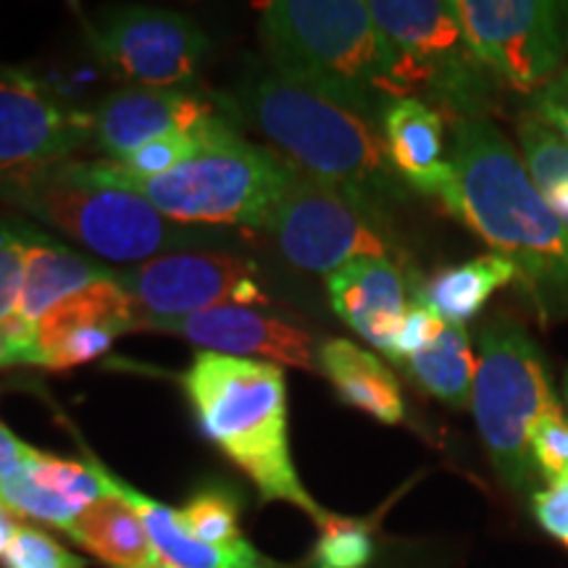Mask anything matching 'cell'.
I'll list each match as a JSON object with an SVG mask.
<instances>
[{
    "label": "cell",
    "instance_id": "cell-1",
    "mask_svg": "<svg viewBox=\"0 0 568 568\" xmlns=\"http://www.w3.org/2000/svg\"><path fill=\"white\" fill-rule=\"evenodd\" d=\"M439 203L518 268L542 318L568 311V230L493 119H453Z\"/></svg>",
    "mask_w": 568,
    "mask_h": 568
},
{
    "label": "cell",
    "instance_id": "cell-2",
    "mask_svg": "<svg viewBox=\"0 0 568 568\" xmlns=\"http://www.w3.org/2000/svg\"><path fill=\"white\" fill-rule=\"evenodd\" d=\"M261 42L274 74L379 124L408 98L397 59L361 0H274L261 11Z\"/></svg>",
    "mask_w": 568,
    "mask_h": 568
},
{
    "label": "cell",
    "instance_id": "cell-3",
    "mask_svg": "<svg viewBox=\"0 0 568 568\" xmlns=\"http://www.w3.org/2000/svg\"><path fill=\"white\" fill-rule=\"evenodd\" d=\"M240 105L293 166L337 190L379 222L403 201L379 124L272 74L240 90Z\"/></svg>",
    "mask_w": 568,
    "mask_h": 568
},
{
    "label": "cell",
    "instance_id": "cell-4",
    "mask_svg": "<svg viewBox=\"0 0 568 568\" xmlns=\"http://www.w3.org/2000/svg\"><path fill=\"white\" fill-rule=\"evenodd\" d=\"M182 389L203 435L247 474L266 503H290L316 524L326 521L329 514L308 495L295 471L287 385L280 366L201 351L182 374Z\"/></svg>",
    "mask_w": 568,
    "mask_h": 568
},
{
    "label": "cell",
    "instance_id": "cell-5",
    "mask_svg": "<svg viewBox=\"0 0 568 568\" xmlns=\"http://www.w3.org/2000/svg\"><path fill=\"white\" fill-rule=\"evenodd\" d=\"M80 180L140 195L184 226H253L264 230L295 166L280 151L240 138L232 124L216 126L205 148L172 172L140 180L113 161H69Z\"/></svg>",
    "mask_w": 568,
    "mask_h": 568
},
{
    "label": "cell",
    "instance_id": "cell-6",
    "mask_svg": "<svg viewBox=\"0 0 568 568\" xmlns=\"http://www.w3.org/2000/svg\"><path fill=\"white\" fill-rule=\"evenodd\" d=\"M0 197L55 226L98 258L130 268L161 255L203 251L205 240H219L213 232L172 222L140 195L80 180L69 161L3 184Z\"/></svg>",
    "mask_w": 568,
    "mask_h": 568
},
{
    "label": "cell",
    "instance_id": "cell-7",
    "mask_svg": "<svg viewBox=\"0 0 568 568\" xmlns=\"http://www.w3.org/2000/svg\"><path fill=\"white\" fill-rule=\"evenodd\" d=\"M564 408L548 364L514 316L497 314L479 332V364L471 414L497 479L514 493L535 487L529 429L548 410Z\"/></svg>",
    "mask_w": 568,
    "mask_h": 568
},
{
    "label": "cell",
    "instance_id": "cell-8",
    "mask_svg": "<svg viewBox=\"0 0 568 568\" xmlns=\"http://www.w3.org/2000/svg\"><path fill=\"white\" fill-rule=\"evenodd\" d=\"M368 11L408 98L443 105L453 119H489L503 88L468 45L456 0H372Z\"/></svg>",
    "mask_w": 568,
    "mask_h": 568
},
{
    "label": "cell",
    "instance_id": "cell-9",
    "mask_svg": "<svg viewBox=\"0 0 568 568\" xmlns=\"http://www.w3.org/2000/svg\"><path fill=\"white\" fill-rule=\"evenodd\" d=\"M456 9L500 88L535 95L568 67V0H456Z\"/></svg>",
    "mask_w": 568,
    "mask_h": 568
},
{
    "label": "cell",
    "instance_id": "cell-10",
    "mask_svg": "<svg viewBox=\"0 0 568 568\" xmlns=\"http://www.w3.org/2000/svg\"><path fill=\"white\" fill-rule=\"evenodd\" d=\"M95 61L132 88L182 90L195 80L211 40L184 13L151 6H111L84 24Z\"/></svg>",
    "mask_w": 568,
    "mask_h": 568
},
{
    "label": "cell",
    "instance_id": "cell-11",
    "mask_svg": "<svg viewBox=\"0 0 568 568\" xmlns=\"http://www.w3.org/2000/svg\"><path fill=\"white\" fill-rule=\"evenodd\" d=\"M266 232L301 272L335 274L355 258H389L385 222L295 166Z\"/></svg>",
    "mask_w": 568,
    "mask_h": 568
},
{
    "label": "cell",
    "instance_id": "cell-12",
    "mask_svg": "<svg viewBox=\"0 0 568 568\" xmlns=\"http://www.w3.org/2000/svg\"><path fill=\"white\" fill-rule=\"evenodd\" d=\"M116 282L134 318H180L219 305L266 303L258 266L226 251H184L124 268Z\"/></svg>",
    "mask_w": 568,
    "mask_h": 568
},
{
    "label": "cell",
    "instance_id": "cell-13",
    "mask_svg": "<svg viewBox=\"0 0 568 568\" xmlns=\"http://www.w3.org/2000/svg\"><path fill=\"white\" fill-rule=\"evenodd\" d=\"M92 140V113L71 109L38 77L0 69V187L71 161Z\"/></svg>",
    "mask_w": 568,
    "mask_h": 568
},
{
    "label": "cell",
    "instance_id": "cell-14",
    "mask_svg": "<svg viewBox=\"0 0 568 568\" xmlns=\"http://www.w3.org/2000/svg\"><path fill=\"white\" fill-rule=\"evenodd\" d=\"M134 329L182 337L203 351L234 358L258 355V361L268 358L276 366L318 368V351L308 332L253 305H219L180 318H134Z\"/></svg>",
    "mask_w": 568,
    "mask_h": 568
},
{
    "label": "cell",
    "instance_id": "cell-15",
    "mask_svg": "<svg viewBox=\"0 0 568 568\" xmlns=\"http://www.w3.org/2000/svg\"><path fill=\"white\" fill-rule=\"evenodd\" d=\"M216 111L184 90L124 88L105 95L92 111V142L105 159L122 163L148 142L201 130Z\"/></svg>",
    "mask_w": 568,
    "mask_h": 568
},
{
    "label": "cell",
    "instance_id": "cell-16",
    "mask_svg": "<svg viewBox=\"0 0 568 568\" xmlns=\"http://www.w3.org/2000/svg\"><path fill=\"white\" fill-rule=\"evenodd\" d=\"M326 290L335 314L389 358L410 305L408 284L393 258H355L326 276Z\"/></svg>",
    "mask_w": 568,
    "mask_h": 568
},
{
    "label": "cell",
    "instance_id": "cell-17",
    "mask_svg": "<svg viewBox=\"0 0 568 568\" xmlns=\"http://www.w3.org/2000/svg\"><path fill=\"white\" fill-rule=\"evenodd\" d=\"M379 130L400 182L410 184L416 193L439 197L447 182L443 113L418 98H400L382 113Z\"/></svg>",
    "mask_w": 568,
    "mask_h": 568
},
{
    "label": "cell",
    "instance_id": "cell-18",
    "mask_svg": "<svg viewBox=\"0 0 568 568\" xmlns=\"http://www.w3.org/2000/svg\"><path fill=\"white\" fill-rule=\"evenodd\" d=\"M98 468H101L105 489L122 497L126 506L142 518L161 564L172 568H282L274 560L261 556L251 542L240 545V548H213V545L201 542L182 527L174 508L163 506V503L113 477L101 460H98Z\"/></svg>",
    "mask_w": 568,
    "mask_h": 568
},
{
    "label": "cell",
    "instance_id": "cell-19",
    "mask_svg": "<svg viewBox=\"0 0 568 568\" xmlns=\"http://www.w3.org/2000/svg\"><path fill=\"white\" fill-rule=\"evenodd\" d=\"M318 372H322L345 406L376 418L382 424H403L406 400L397 385V376L366 347L351 339H326L318 347Z\"/></svg>",
    "mask_w": 568,
    "mask_h": 568
},
{
    "label": "cell",
    "instance_id": "cell-20",
    "mask_svg": "<svg viewBox=\"0 0 568 568\" xmlns=\"http://www.w3.org/2000/svg\"><path fill=\"white\" fill-rule=\"evenodd\" d=\"M116 274L34 230L17 316L38 324L48 311L69 301L71 295L82 293L90 284L116 280Z\"/></svg>",
    "mask_w": 568,
    "mask_h": 568
},
{
    "label": "cell",
    "instance_id": "cell-21",
    "mask_svg": "<svg viewBox=\"0 0 568 568\" xmlns=\"http://www.w3.org/2000/svg\"><path fill=\"white\" fill-rule=\"evenodd\" d=\"M67 535L111 568L161 566L142 518L119 495H103L74 518Z\"/></svg>",
    "mask_w": 568,
    "mask_h": 568
},
{
    "label": "cell",
    "instance_id": "cell-22",
    "mask_svg": "<svg viewBox=\"0 0 568 568\" xmlns=\"http://www.w3.org/2000/svg\"><path fill=\"white\" fill-rule=\"evenodd\" d=\"M521 280L518 268L497 253H485L466 264L447 266L424 287V297L445 324L466 326L485 308L497 290Z\"/></svg>",
    "mask_w": 568,
    "mask_h": 568
},
{
    "label": "cell",
    "instance_id": "cell-23",
    "mask_svg": "<svg viewBox=\"0 0 568 568\" xmlns=\"http://www.w3.org/2000/svg\"><path fill=\"white\" fill-rule=\"evenodd\" d=\"M477 364L466 326L447 324L435 343L410 355L406 368L424 393L437 397L445 406L466 410L471 408Z\"/></svg>",
    "mask_w": 568,
    "mask_h": 568
},
{
    "label": "cell",
    "instance_id": "cell-24",
    "mask_svg": "<svg viewBox=\"0 0 568 568\" xmlns=\"http://www.w3.org/2000/svg\"><path fill=\"white\" fill-rule=\"evenodd\" d=\"M516 134L531 182L568 230V145L531 111L516 119Z\"/></svg>",
    "mask_w": 568,
    "mask_h": 568
},
{
    "label": "cell",
    "instance_id": "cell-25",
    "mask_svg": "<svg viewBox=\"0 0 568 568\" xmlns=\"http://www.w3.org/2000/svg\"><path fill=\"white\" fill-rule=\"evenodd\" d=\"M24 468L40 487H45L48 493L63 497V500L71 503V506L80 510L88 508L90 503H95L98 497L109 495L95 456H90L88 464H77V460L48 456V453L34 450L32 447Z\"/></svg>",
    "mask_w": 568,
    "mask_h": 568
},
{
    "label": "cell",
    "instance_id": "cell-26",
    "mask_svg": "<svg viewBox=\"0 0 568 568\" xmlns=\"http://www.w3.org/2000/svg\"><path fill=\"white\" fill-rule=\"evenodd\" d=\"M176 516L190 535L213 548H240L247 542L237 521V497L224 489H203L182 510H176Z\"/></svg>",
    "mask_w": 568,
    "mask_h": 568
},
{
    "label": "cell",
    "instance_id": "cell-27",
    "mask_svg": "<svg viewBox=\"0 0 568 568\" xmlns=\"http://www.w3.org/2000/svg\"><path fill=\"white\" fill-rule=\"evenodd\" d=\"M0 508H6L13 516L34 518V521L51 524V527L61 529L67 535L74 518L82 514L80 508H74L63 497L48 493L45 487H40L27 468L21 466L19 471H13L11 477L0 481Z\"/></svg>",
    "mask_w": 568,
    "mask_h": 568
},
{
    "label": "cell",
    "instance_id": "cell-28",
    "mask_svg": "<svg viewBox=\"0 0 568 568\" xmlns=\"http://www.w3.org/2000/svg\"><path fill=\"white\" fill-rule=\"evenodd\" d=\"M318 529L322 535L314 550L316 568H366L374 558L368 524L329 514L324 524H318Z\"/></svg>",
    "mask_w": 568,
    "mask_h": 568
},
{
    "label": "cell",
    "instance_id": "cell-29",
    "mask_svg": "<svg viewBox=\"0 0 568 568\" xmlns=\"http://www.w3.org/2000/svg\"><path fill=\"white\" fill-rule=\"evenodd\" d=\"M32 232L30 224L0 222V324L19 311Z\"/></svg>",
    "mask_w": 568,
    "mask_h": 568
},
{
    "label": "cell",
    "instance_id": "cell-30",
    "mask_svg": "<svg viewBox=\"0 0 568 568\" xmlns=\"http://www.w3.org/2000/svg\"><path fill=\"white\" fill-rule=\"evenodd\" d=\"M529 453L548 481L568 477V418L564 408L548 410L531 424Z\"/></svg>",
    "mask_w": 568,
    "mask_h": 568
},
{
    "label": "cell",
    "instance_id": "cell-31",
    "mask_svg": "<svg viewBox=\"0 0 568 568\" xmlns=\"http://www.w3.org/2000/svg\"><path fill=\"white\" fill-rule=\"evenodd\" d=\"M0 564L6 568H88V560L63 548L42 529L24 527V524Z\"/></svg>",
    "mask_w": 568,
    "mask_h": 568
},
{
    "label": "cell",
    "instance_id": "cell-32",
    "mask_svg": "<svg viewBox=\"0 0 568 568\" xmlns=\"http://www.w3.org/2000/svg\"><path fill=\"white\" fill-rule=\"evenodd\" d=\"M445 326H447L445 318L432 308L429 301L424 297V290L422 293H416L410 297L408 314L403 318L400 335H397V343L393 347L389 361H395V364H406L410 355L422 353L426 345L435 343V339L443 335Z\"/></svg>",
    "mask_w": 568,
    "mask_h": 568
},
{
    "label": "cell",
    "instance_id": "cell-33",
    "mask_svg": "<svg viewBox=\"0 0 568 568\" xmlns=\"http://www.w3.org/2000/svg\"><path fill=\"white\" fill-rule=\"evenodd\" d=\"M531 514L539 529L568 550V477L531 493Z\"/></svg>",
    "mask_w": 568,
    "mask_h": 568
},
{
    "label": "cell",
    "instance_id": "cell-34",
    "mask_svg": "<svg viewBox=\"0 0 568 568\" xmlns=\"http://www.w3.org/2000/svg\"><path fill=\"white\" fill-rule=\"evenodd\" d=\"M11 366H40L38 326L21 316L0 324V368Z\"/></svg>",
    "mask_w": 568,
    "mask_h": 568
},
{
    "label": "cell",
    "instance_id": "cell-35",
    "mask_svg": "<svg viewBox=\"0 0 568 568\" xmlns=\"http://www.w3.org/2000/svg\"><path fill=\"white\" fill-rule=\"evenodd\" d=\"M529 111L550 124L568 145V67L535 95H529Z\"/></svg>",
    "mask_w": 568,
    "mask_h": 568
},
{
    "label": "cell",
    "instance_id": "cell-36",
    "mask_svg": "<svg viewBox=\"0 0 568 568\" xmlns=\"http://www.w3.org/2000/svg\"><path fill=\"white\" fill-rule=\"evenodd\" d=\"M32 447L13 435L9 426L0 424V481L11 477L13 471H19L21 466L30 458Z\"/></svg>",
    "mask_w": 568,
    "mask_h": 568
},
{
    "label": "cell",
    "instance_id": "cell-37",
    "mask_svg": "<svg viewBox=\"0 0 568 568\" xmlns=\"http://www.w3.org/2000/svg\"><path fill=\"white\" fill-rule=\"evenodd\" d=\"M19 527H21V524L17 521V516L9 514L6 508H0V560H3L6 552H9Z\"/></svg>",
    "mask_w": 568,
    "mask_h": 568
},
{
    "label": "cell",
    "instance_id": "cell-38",
    "mask_svg": "<svg viewBox=\"0 0 568 568\" xmlns=\"http://www.w3.org/2000/svg\"><path fill=\"white\" fill-rule=\"evenodd\" d=\"M564 403H566V408H568V372H566V379H564Z\"/></svg>",
    "mask_w": 568,
    "mask_h": 568
},
{
    "label": "cell",
    "instance_id": "cell-39",
    "mask_svg": "<svg viewBox=\"0 0 568 568\" xmlns=\"http://www.w3.org/2000/svg\"><path fill=\"white\" fill-rule=\"evenodd\" d=\"M155 568H172V566H166V564H161V566H155Z\"/></svg>",
    "mask_w": 568,
    "mask_h": 568
}]
</instances>
